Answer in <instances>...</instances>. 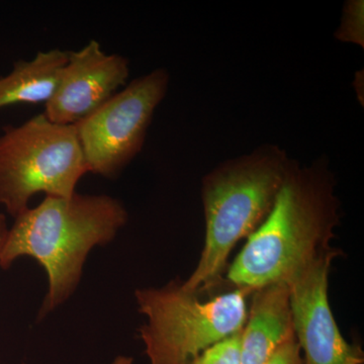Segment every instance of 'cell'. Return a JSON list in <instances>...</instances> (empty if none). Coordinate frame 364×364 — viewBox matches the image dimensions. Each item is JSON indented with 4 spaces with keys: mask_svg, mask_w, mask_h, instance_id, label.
Returning a JSON list of instances; mask_svg holds the SVG:
<instances>
[{
    "mask_svg": "<svg viewBox=\"0 0 364 364\" xmlns=\"http://www.w3.org/2000/svg\"><path fill=\"white\" fill-rule=\"evenodd\" d=\"M253 291L236 287L205 301L177 282L136 291L139 311L147 318L139 332L150 364H188L208 347L240 332Z\"/></svg>",
    "mask_w": 364,
    "mask_h": 364,
    "instance_id": "obj_4",
    "label": "cell"
},
{
    "mask_svg": "<svg viewBox=\"0 0 364 364\" xmlns=\"http://www.w3.org/2000/svg\"><path fill=\"white\" fill-rule=\"evenodd\" d=\"M338 200L329 169L321 162L294 163L272 212L232 263L228 280L236 287L286 282L332 250Z\"/></svg>",
    "mask_w": 364,
    "mask_h": 364,
    "instance_id": "obj_1",
    "label": "cell"
},
{
    "mask_svg": "<svg viewBox=\"0 0 364 364\" xmlns=\"http://www.w3.org/2000/svg\"><path fill=\"white\" fill-rule=\"evenodd\" d=\"M332 249L289 282L294 329L305 364H363L364 353L340 332L328 296Z\"/></svg>",
    "mask_w": 364,
    "mask_h": 364,
    "instance_id": "obj_7",
    "label": "cell"
},
{
    "mask_svg": "<svg viewBox=\"0 0 364 364\" xmlns=\"http://www.w3.org/2000/svg\"><path fill=\"white\" fill-rule=\"evenodd\" d=\"M130 74L128 59L107 54L97 41L68 52L58 85L46 104L44 114L53 123L75 124L102 107Z\"/></svg>",
    "mask_w": 364,
    "mask_h": 364,
    "instance_id": "obj_8",
    "label": "cell"
},
{
    "mask_svg": "<svg viewBox=\"0 0 364 364\" xmlns=\"http://www.w3.org/2000/svg\"><path fill=\"white\" fill-rule=\"evenodd\" d=\"M127 220L126 208L109 196H47L16 218L0 251V267L6 269L16 258L30 256L45 268L49 289L41 320L75 291L91 249L109 243Z\"/></svg>",
    "mask_w": 364,
    "mask_h": 364,
    "instance_id": "obj_2",
    "label": "cell"
},
{
    "mask_svg": "<svg viewBox=\"0 0 364 364\" xmlns=\"http://www.w3.org/2000/svg\"><path fill=\"white\" fill-rule=\"evenodd\" d=\"M168 82L167 71L156 69L132 81L73 124L88 172L116 177L142 150L153 114L166 95Z\"/></svg>",
    "mask_w": 364,
    "mask_h": 364,
    "instance_id": "obj_6",
    "label": "cell"
},
{
    "mask_svg": "<svg viewBox=\"0 0 364 364\" xmlns=\"http://www.w3.org/2000/svg\"><path fill=\"white\" fill-rule=\"evenodd\" d=\"M347 9L339 38L345 41H353L359 44L360 37L363 39V1L352 2Z\"/></svg>",
    "mask_w": 364,
    "mask_h": 364,
    "instance_id": "obj_12",
    "label": "cell"
},
{
    "mask_svg": "<svg viewBox=\"0 0 364 364\" xmlns=\"http://www.w3.org/2000/svg\"><path fill=\"white\" fill-rule=\"evenodd\" d=\"M294 162L277 146H263L228 160L203 178L205 237L202 255L184 291L198 294L217 286L236 244L267 220Z\"/></svg>",
    "mask_w": 364,
    "mask_h": 364,
    "instance_id": "obj_3",
    "label": "cell"
},
{
    "mask_svg": "<svg viewBox=\"0 0 364 364\" xmlns=\"http://www.w3.org/2000/svg\"><path fill=\"white\" fill-rule=\"evenodd\" d=\"M7 235L6 220L4 215L0 214V251L4 246Z\"/></svg>",
    "mask_w": 364,
    "mask_h": 364,
    "instance_id": "obj_14",
    "label": "cell"
},
{
    "mask_svg": "<svg viewBox=\"0 0 364 364\" xmlns=\"http://www.w3.org/2000/svg\"><path fill=\"white\" fill-rule=\"evenodd\" d=\"M245 325L241 331L242 364H264L287 340L296 337L291 289L275 282L254 289Z\"/></svg>",
    "mask_w": 364,
    "mask_h": 364,
    "instance_id": "obj_9",
    "label": "cell"
},
{
    "mask_svg": "<svg viewBox=\"0 0 364 364\" xmlns=\"http://www.w3.org/2000/svg\"><path fill=\"white\" fill-rule=\"evenodd\" d=\"M86 173L73 124L53 123L42 114L0 135V205L14 218L37 193L71 198Z\"/></svg>",
    "mask_w": 364,
    "mask_h": 364,
    "instance_id": "obj_5",
    "label": "cell"
},
{
    "mask_svg": "<svg viewBox=\"0 0 364 364\" xmlns=\"http://www.w3.org/2000/svg\"><path fill=\"white\" fill-rule=\"evenodd\" d=\"M133 359L131 358H127V356H119L116 358L112 364H132Z\"/></svg>",
    "mask_w": 364,
    "mask_h": 364,
    "instance_id": "obj_15",
    "label": "cell"
},
{
    "mask_svg": "<svg viewBox=\"0 0 364 364\" xmlns=\"http://www.w3.org/2000/svg\"><path fill=\"white\" fill-rule=\"evenodd\" d=\"M68 52H39L30 61L14 63L13 71L0 78V109L18 104H47L58 85Z\"/></svg>",
    "mask_w": 364,
    "mask_h": 364,
    "instance_id": "obj_10",
    "label": "cell"
},
{
    "mask_svg": "<svg viewBox=\"0 0 364 364\" xmlns=\"http://www.w3.org/2000/svg\"><path fill=\"white\" fill-rule=\"evenodd\" d=\"M241 331L208 347L188 364H242Z\"/></svg>",
    "mask_w": 364,
    "mask_h": 364,
    "instance_id": "obj_11",
    "label": "cell"
},
{
    "mask_svg": "<svg viewBox=\"0 0 364 364\" xmlns=\"http://www.w3.org/2000/svg\"><path fill=\"white\" fill-rule=\"evenodd\" d=\"M264 364H305L296 337L279 346Z\"/></svg>",
    "mask_w": 364,
    "mask_h": 364,
    "instance_id": "obj_13",
    "label": "cell"
}]
</instances>
